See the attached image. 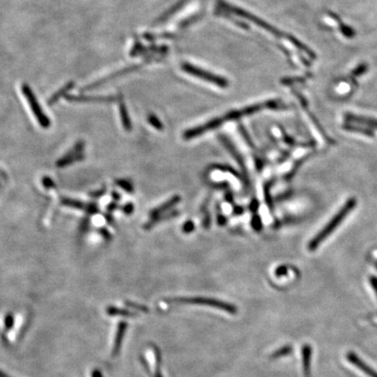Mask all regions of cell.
Instances as JSON below:
<instances>
[{
    "label": "cell",
    "mask_w": 377,
    "mask_h": 377,
    "mask_svg": "<svg viewBox=\"0 0 377 377\" xmlns=\"http://www.w3.org/2000/svg\"><path fill=\"white\" fill-rule=\"evenodd\" d=\"M278 106V102L268 101L266 103L256 104V105H253V106L247 107V108L242 109L240 110H235V111L228 113V114H226V115L221 116V117L212 120V121L205 123L204 125L199 126L197 128L189 129V130L185 131V133L183 134V137L186 140L192 139V138H195V137H198V136H201V135H204V134H205L209 130H212V129L219 128L223 123H226V122L238 119V118H240L242 116L252 115V114L258 112L260 110H265V109H274V108Z\"/></svg>",
    "instance_id": "obj_1"
},
{
    "label": "cell",
    "mask_w": 377,
    "mask_h": 377,
    "mask_svg": "<svg viewBox=\"0 0 377 377\" xmlns=\"http://www.w3.org/2000/svg\"><path fill=\"white\" fill-rule=\"evenodd\" d=\"M357 205L356 199L352 198L347 200L343 207L340 209V211L332 218L330 221L328 222V225L321 230V232L315 236L311 241L309 242L308 249L310 251H315L316 249L321 245L322 242H324L329 236L334 232V230L341 225V222L343 221L346 217L350 213L354 207Z\"/></svg>",
    "instance_id": "obj_2"
},
{
    "label": "cell",
    "mask_w": 377,
    "mask_h": 377,
    "mask_svg": "<svg viewBox=\"0 0 377 377\" xmlns=\"http://www.w3.org/2000/svg\"><path fill=\"white\" fill-rule=\"evenodd\" d=\"M170 302L176 303V304H192V305H203V306H209L212 308H217L222 311L226 312L229 314H235L238 312V308L234 305L230 304L227 302L220 301L214 299L202 298V297H182V298H174L170 300Z\"/></svg>",
    "instance_id": "obj_3"
},
{
    "label": "cell",
    "mask_w": 377,
    "mask_h": 377,
    "mask_svg": "<svg viewBox=\"0 0 377 377\" xmlns=\"http://www.w3.org/2000/svg\"><path fill=\"white\" fill-rule=\"evenodd\" d=\"M21 90H22L24 96L26 97V99L29 103L31 110L33 111V115L36 117L38 123H40V125L43 129H48L51 125L50 119L45 115L43 110L40 108V103L38 102L36 96H34L33 90L31 89L30 86L26 83H24L21 86Z\"/></svg>",
    "instance_id": "obj_4"
},
{
    "label": "cell",
    "mask_w": 377,
    "mask_h": 377,
    "mask_svg": "<svg viewBox=\"0 0 377 377\" xmlns=\"http://www.w3.org/2000/svg\"><path fill=\"white\" fill-rule=\"evenodd\" d=\"M182 67L186 73L201 78L210 82L214 83L215 85L220 87H226L228 86V81L226 79H223L221 77L216 76L214 74L204 71V70L199 69L197 66H192L191 64H183Z\"/></svg>",
    "instance_id": "obj_5"
},
{
    "label": "cell",
    "mask_w": 377,
    "mask_h": 377,
    "mask_svg": "<svg viewBox=\"0 0 377 377\" xmlns=\"http://www.w3.org/2000/svg\"><path fill=\"white\" fill-rule=\"evenodd\" d=\"M84 146H85V143L82 141L77 142L76 144L73 146V149L66 153L65 156L59 159V161L56 163L57 167L63 168L70 164H73V162L81 161L84 158V155L82 154Z\"/></svg>",
    "instance_id": "obj_6"
},
{
    "label": "cell",
    "mask_w": 377,
    "mask_h": 377,
    "mask_svg": "<svg viewBox=\"0 0 377 377\" xmlns=\"http://www.w3.org/2000/svg\"><path fill=\"white\" fill-rule=\"evenodd\" d=\"M120 96L121 95L116 96H66V99L71 103H115L119 101Z\"/></svg>",
    "instance_id": "obj_7"
},
{
    "label": "cell",
    "mask_w": 377,
    "mask_h": 377,
    "mask_svg": "<svg viewBox=\"0 0 377 377\" xmlns=\"http://www.w3.org/2000/svg\"><path fill=\"white\" fill-rule=\"evenodd\" d=\"M141 67H142V66H139V65H138V66H129V67H125V68H123V69L117 71L116 73L110 74L109 76L105 77V78H103V79H99V80H97L96 82L92 83V84H90V85H87V86H85V87H83L81 90L93 89V88H96L97 86H102L103 84L108 82V81H110V80L116 79V78H119V77L123 76V75L127 74V73L135 72V71L139 69Z\"/></svg>",
    "instance_id": "obj_8"
},
{
    "label": "cell",
    "mask_w": 377,
    "mask_h": 377,
    "mask_svg": "<svg viewBox=\"0 0 377 377\" xmlns=\"http://www.w3.org/2000/svg\"><path fill=\"white\" fill-rule=\"evenodd\" d=\"M146 359L149 362V367L154 377H162L160 370V356L158 351L155 347H149L146 350Z\"/></svg>",
    "instance_id": "obj_9"
},
{
    "label": "cell",
    "mask_w": 377,
    "mask_h": 377,
    "mask_svg": "<svg viewBox=\"0 0 377 377\" xmlns=\"http://www.w3.org/2000/svg\"><path fill=\"white\" fill-rule=\"evenodd\" d=\"M347 360L350 361L351 363L354 365L355 367H357L359 369H361L363 373L367 374V376L377 377L376 371L373 369L372 367H369L366 362L361 361V359L358 357V355H356V354H354V353H348L347 354Z\"/></svg>",
    "instance_id": "obj_10"
},
{
    "label": "cell",
    "mask_w": 377,
    "mask_h": 377,
    "mask_svg": "<svg viewBox=\"0 0 377 377\" xmlns=\"http://www.w3.org/2000/svg\"><path fill=\"white\" fill-rule=\"evenodd\" d=\"M345 120L347 123H354L359 125L367 126L370 128L377 129V119L374 118H369L366 116H357L354 114H349L347 113L345 115Z\"/></svg>",
    "instance_id": "obj_11"
},
{
    "label": "cell",
    "mask_w": 377,
    "mask_h": 377,
    "mask_svg": "<svg viewBox=\"0 0 377 377\" xmlns=\"http://www.w3.org/2000/svg\"><path fill=\"white\" fill-rule=\"evenodd\" d=\"M118 103H119L120 116H121V120H122V123H123V129H125L126 131H130L132 129V124H131L129 113H128L125 103L123 102L122 95L120 96Z\"/></svg>",
    "instance_id": "obj_12"
},
{
    "label": "cell",
    "mask_w": 377,
    "mask_h": 377,
    "mask_svg": "<svg viewBox=\"0 0 377 377\" xmlns=\"http://www.w3.org/2000/svg\"><path fill=\"white\" fill-rule=\"evenodd\" d=\"M179 201H180V198H179V197H177V196L173 197L172 199H170V200H169L168 202H166L165 204L160 205V206H158L157 208L155 209V210H153L152 212H151V213H150V217H151V219H156V218H158V217H160V216H161V214H162V213H164L166 211H168L169 209L171 208V207H173L174 205H176V204H177Z\"/></svg>",
    "instance_id": "obj_13"
},
{
    "label": "cell",
    "mask_w": 377,
    "mask_h": 377,
    "mask_svg": "<svg viewBox=\"0 0 377 377\" xmlns=\"http://www.w3.org/2000/svg\"><path fill=\"white\" fill-rule=\"evenodd\" d=\"M73 86H74V82L73 81H69V82L66 83L65 86H62L60 90L57 91L56 93H53V96L50 97V99L47 101L48 105L49 106L54 105L61 97L66 96V93H68L70 90L73 89Z\"/></svg>",
    "instance_id": "obj_14"
},
{
    "label": "cell",
    "mask_w": 377,
    "mask_h": 377,
    "mask_svg": "<svg viewBox=\"0 0 377 377\" xmlns=\"http://www.w3.org/2000/svg\"><path fill=\"white\" fill-rule=\"evenodd\" d=\"M342 128L347 131H351V132H356L362 134L364 136H369V137H374V134L371 129H367L366 127H363L361 125H354V124H351V123H346L344 125L342 126Z\"/></svg>",
    "instance_id": "obj_15"
},
{
    "label": "cell",
    "mask_w": 377,
    "mask_h": 377,
    "mask_svg": "<svg viewBox=\"0 0 377 377\" xmlns=\"http://www.w3.org/2000/svg\"><path fill=\"white\" fill-rule=\"evenodd\" d=\"M61 205L71 207V208L83 210V211H85V208H86V205L84 203L80 202L76 199H67V198L61 199Z\"/></svg>",
    "instance_id": "obj_16"
},
{
    "label": "cell",
    "mask_w": 377,
    "mask_h": 377,
    "mask_svg": "<svg viewBox=\"0 0 377 377\" xmlns=\"http://www.w3.org/2000/svg\"><path fill=\"white\" fill-rule=\"evenodd\" d=\"M293 352V347L291 345H286L284 347L278 348V350L275 351L273 354H271V359H278V358L284 357Z\"/></svg>",
    "instance_id": "obj_17"
},
{
    "label": "cell",
    "mask_w": 377,
    "mask_h": 377,
    "mask_svg": "<svg viewBox=\"0 0 377 377\" xmlns=\"http://www.w3.org/2000/svg\"><path fill=\"white\" fill-rule=\"evenodd\" d=\"M125 323H121L119 326V329L116 334V340H115V344H114V347H113V351H114V354H116L118 352V348L120 347V344H121V341L123 339V333L125 331Z\"/></svg>",
    "instance_id": "obj_18"
},
{
    "label": "cell",
    "mask_w": 377,
    "mask_h": 377,
    "mask_svg": "<svg viewBox=\"0 0 377 377\" xmlns=\"http://www.w3.org/2000/svg\"><path fill=\"white\" fill-rule=\"evenodd\" d=\"M107 313L110 315H123V316H128V317H132V316L136 315V314H132L130 312L122 310V309H117V308H108Z\"/></svg>",
    "instance_id": "obj_19"
},
{
    "label": "cell",
    "mask_w": 377,
    "mask_h": 377,
    "mask_svg": "<svg viewBox=\"0 0 377 377\" xmlns=\"http://www.w3.org/2000/svg\"><path fill=\"white\" fill-rule=\"evenodd\" d=\"M116 184L120 186L121 188L123 189V190H124V191H126L127 192L131 193V192H134V186H133L132 183L129 182V181H128V180H125V179H120V180H117V181H116Z\"/></svg>",
    "instance_id": "obj_20"
},
{
    "label": "cell",
    "mask_w": 377,
    "mask_h": 377,
    "mask_svg": "<svg viewBox=\"0 0 377 377\" xmlns=\"http://www.w3.org/2000/svg\"><path fill=\"white\" fill-rule=\"evenodd\" d=\"M22 323H23V317L21 315H18L16 318L15 328H14V331H12L10 334H9V340L10 341H14L15 340V338H16V332L20 329Z\"/></svg>",
    "instance_id": "obj_21"
},
{
    "label": "cell",
    "mask_w": 377,
    "mask_h": 377,
    "mask_svg": "<svg viewBox=\"0 0 377 377\" xmlns=\"http://www.w3.org/2000/svg\"><path fill=\"white\" fill-rule=\"evenodd\" d=\"M338 23H339L340 31L344 34V36L347 37V38H353V37H354L355 33H354V31L351 27H347L345 24L341 23V21H339Z\"/></svg>",
    "instance_id": "obj_22"
},
{
    "label": "cell",
    "mask_w": 377,
    "mask_h": 377,
    "mask_svg": "<svg viewBox=\"0 0 377 377\" xmlns=\"http://www.w3.org/2000/svg\"><path fill=\"white\" fill-rule=\"evenodd\" d=\"M367 71V64H364V63H362V64H360L356 68H354V69L352 71V73H351V77L360 76L361 74L366 73Z\"/></svg>",
    "instance_id": "obj_23"
},
{
    "label": "cell",
    "mask_w": 377,
    "mask_h": 377,
    "mask_svg": "<svg viewBox=\"0 0 377 377\" xmlns=\"http://www.w3.org/2000/svg\"><path fill=\"white\" fill-rule=\"evenodd\" d=\"M149 123L151 124V125L154 127V128H156V129H162V124L160 121H159L158 118L156 117V116H154V115H149Z\"/></svg>",
    "instance_id": "obj_24"
},
{
    "label": "cell",
    "mask_w": 377,
    "mask_h": 377,
    "mask_svg": "<svg viewBox=\"0 0 377 377\" xmlns=\"http://www.w3.org/2000/svg\"><path fill=\"white\" fill-rule=\"evenodd\" d=\"M85 212H86L87 214H89V215H95V214L99 212V208H98V206H97L96 204L90 203V204L86 205Z\"/></svg>",
    "instance_id": "obj_25"
},
{
    "label": "cell",
    "mask_w": 377,
    "mask_h": 377,
    "mask_svg": "<svg viewBox=\"0 0 377 377\" xmlns=\"http://www.w3.org/2000/svg\"><path fill=\"white\" fill-rule=\"evenodd\" d=\"M252 226L257 231L260 230V228H261V221H260V219H259V216L258 217V216H255L254 218H253V219H252Z\"/></svg>",
    "instance_id": "obj_26"
},
{
    "label": "cell",
    "mask_w": 377,
    "mask_h": 377,
    "mask_svg": "<svg viewBox=\"0 0 377 377\" xmlns=\"http://www.w3.org/2000/svg\"><path fill=\"white\" fill-rule=\"evenodd\" d=\"M105 192H106V188L101 189V190H98V191H96V192H93V193H91V197L96 198V199L102 198V197L105 194Z\"/></svg>",
    "instance_id": "obj_27"
},
{
    "label": "cell",
    "mask_w": 377,
    "mask_h": 377,
    "mask_svg": "<svg viewBox=\"0 0 377 377\" xmlns=\"http://www.w3.org/2000/svg\"><path fill=\"white\" fill-rule=\"evenodd\" d=\"M43 184L47 189L53 188V186H54L53 180L49 178V177H45V178L43 179Z\"/></svg>",
    "instance_id": "obj_28"
},
{
    "label": "cell",
    "mask_w": 377,
    "mask_h": 377,
    "mask_svg": "<svg viewBox=\"0 0 377 377\" xmlns=\"http://www.w3.org/2000/svg\"><path fill=\"white\" fill-rule=\"evenodd\" d=\"M88 227H89V219H84L82 223L80 224V231L81 232H86Z\"/></svg>",
    "instance_id": "obj_29"
},
{
    "label": "cell",
    "mask_w": 377,
    "mask_h": 377,
    "mask_svg": "<svg viewBox=\"0 0 377 377\" xmlns=\"http://www.w3.org/2000/svg\"><path fill=\"white\" fill-rule=\"evenodd\" d=\"M194 224L192 222H187L185 225H183V231L185 232H191L194 230Z\"/></svg>",
    "instance_id": "obj_30"
},
{
    "label": "cell",
    "mask_w": 377,
    "mask_h": 377,
    "mask_svg": "<svg viewBox=\"0 0 377 377\" xmlns=\"http://www.w3.org/2000/svg\"><path fill=\"white\" fill-rule=\"evenodd\" d=\"M123 212L125 213V214H131L132 213L133 211H134V205H132V204H128V205H126L124 207H123Z\"/></svg>",
    "instance_id": "obj_31"
},
{
    "label": "cell",
    "mask_w": 377,
    "mask_h": 377,
    "mask_svg": "<svg viewBox=\"0 0 377 377\" xmlns=\"http://www.w3.org/2000/svg\"><path fill=\"white\" fill-rule=\"evenodd\" d=\"M127 304L129 305V307H132V308H136V309H140V310H141V311H142V312L149 311V309L146 308V307H143V306H140V305H136V304H135V303H127Z\"/></svg>",
    "instance_id": "obj_32"
},
{
    "label": "cell",
    "mask_w": 377,
    "mask_h": 377,
    "mask_svg": "<svg viewBox=\"0 0 377 377\" xmlns=\"http://www.w3.org/2000/svg\"><path fill=\"white\" fill-rule=\"evenodd\" d=\"M370 282L377 295V278H375V277H371Z\"/></svg>",
    "instance_id": "obj_33"
},
{
    "label": "cell",
    "mask_w": 377,
    "mask_h": 377,
    "mask_svg": "<svg viewBox=\"0 0 377 377\" xmlns=\"http://www.w3.org/2000/svg\"><path fill=\"white\" fill-rule=\"evenodd\" d=\"M116 208H117V205H116V203H111V204L108 206L109 212H113V211H115Z\"/></svg>",
    "instance_id": "obj_34"
},
{
    "label": "cell",
    "mask_w": 377,
    "mask_h": 377,
    "mask_svg": "<svg viewBox=\"0 0 377 377\" xmlns=\"http://www.w3.org/2000/svg\"><path fill=\"white\" fill-rule=\"evenodd\" d=\"M101 233L103 234V237H104V238H109V239H110V233H109V232H108V231H107V230H104V229H102V230H101Z\"/></svg>",
    "instance_id": "obj_35"
},
{
    "label": "cell",
    "mask_w": 377,
    "mask_h": 377,
    "mask_svg": "<svg viewBox=\"0 0 377 377\" xmlns=\"http://www.w3.org/2000/svg\"><path fill=\"white\" fill-rule=\"evenodd\" d=\"M112 197H113V199H114V200H115V201H119L120 199H121V197H120V194H118V193H117V192H112Z\"/></svg>",
    "instance_id": "obj_36"
},
{
    "label": "cell",
    "mask_w": 377,
    "mask_h": 377,
    "mask_svg": "<svg viewBox=\"0 0 377 377\" xmlns=\"http://www.w3.org/2000/svg\"><path fill=\"white\" fill-rule=\"evenodd\" d=\"M92 377H102V375H101V373H100L99 371L96 370L93 371Z\"/></svg>",
    "instance_id": "obj_37"
},
{
    "label": "cell",
    "mask_w": 377,
    "mask_h": 377,
    "mask_svg": "<svg viewBox=\"0 0 377 377\" xmlns=\"http://www.w3.org/2000/svg\"><path fill=\"white\" fill-rule=\"evenodd\" d=\"M0 377H10L9 375H7L6 374H4L3 372L0 371Z\"/></svg>",
    "instance_id": "obj_38"
},
{
    "label": "cell",
    "mask_w": 377,
    "mask_h": 377,
    "mask_svg": "<svg viewBox=\"0 0 377 377\" xmlns=\"http://www.w3.org/2000/svg\"><path fill=\"white\" fill-rule=\"evenodd\" d=\"M376 266H377V265H376Z\"/></svg>",
    "instance_id": "obj_39"
}]
</instances>
